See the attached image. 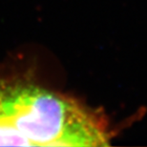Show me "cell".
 <instances>
[{"instance_id":"6da1fadb","label":"cell","mask_w":147,"mask_h":147,"mask_svg":"<svg viewBox=\"0 0 147 147\" xmlns=\"http://www.w3.org/2000/svg\"><path fill=\"white\" fill-rule=\"evenodd\" d=\"M98 116L36 85L0 78V146H105Z\"/></svg>"}]
</instances>
